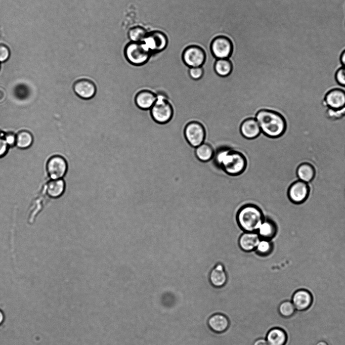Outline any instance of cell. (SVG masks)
<instances>
[{
	"label": "cell",
	"instance_id": "1",
	"mask_svg": "<svg viewBox=\"0 0 345 345\" xmlns=\"http://www.w3.org/2000/svg\"><path fill=\"white\" fill-rule=\"evenodd\" d=\"M211 159L217 166L232 176L241 174L246 165L245 157L242 153L226 147L217 149Z\"/></svg>",
	"mask_w": 345,
	"mask_h": 345
},
{
	"label": "cell",
	"instance_id": "2",
	"mask_svg": "<svg viewBox=\"0 0 345 345\" xmlns=\"http://www.w3.org/2000/svg\"><path fill=\"white\" fill-rule=\"evenodd\" d=\"M255 118L262 132L269 137L278 138L285 132L286 120L278 112L270 110H261L257 113Z\"/></svg>",
	"mask_w": 345,
	"mask_h": 345
},
{
	"label": "cell",
	"instance_id": "3",
	"mask_svg": "<svg viewBox=\"0 0 345 345\" xmlns=\"http://www.w3.org/2000/svg\"><path fill=\"white\" fill-rule=\"evenodd\" d=\"M237 219L244 232H257L264 220L261 210L251 205L242 207L238 212Z\"/></svg>",
	"mask_w": 345,
	"mask_h": 345
},
{
	"label": "cell",
	"instance_id": "4",
	"mask_svg": "<svg viewBox=\"0 0 345 345\" xmlns=\"http://www.w3.org/2000/svg\"><path fill=\"white\" fill-rule=\"evenodd\" d=\"M151 51L144 42L131 41L124 49V56L131 65L141 66L146 64L150 57Z\"/></svg>",
	"mask_w": 345,
	"mask_h": 345
},
{
	"label": "cell",
	"instance_id": "5",
	"mask_svg": "<svg viewBox=\"0 0 345 345\" xmlns=\"http://www.w3.org/2000/svg\"><path fill=\"white\" fill-rule=\"evenodd\" d=\"M156 98L155 102L150 108L151 116L157 122H167L172 116V107L164 95H158Z\"/></svg>",
	"mask_w": 345,
	"mask_h": 345
},
{
	"label": "cell",
	"instance_id": "6",
	"mask_svg": "<svg viewBox=\"0 0 345 345\" xmlns=\"http://www.w3.org/2000/svg\"><path fill=\"white\" fill-rule=\"evenodd\" d=\"M68 163L62 155H55L48 159L46 164V170L51 180L62 179L67 173Z\"/></svg>",
	"mask_w": 345,
	"mask_h": 345
},
{
	"label": "cell",
	"instance_id": "7",
	"mask_svg": "<svg viewBox=\"0 0 345 345\" xmlns=\"http://www.w3.org/2000/svg\"><path fill=\"white\" fill-rule=\"evenodd\" d=\"M185 136L189 144L196 148L204 143L205 132L203 125L197 121L188 123L185 128Z\"/></svg>",
	"mask_w": 345,
	"mask_h": 345
},
{
	"label": "cell",
	"instance_id": "8",
	"mask_svg": "<svg viewBox=\"0 0 345 345\" xmlns=\"http://www.w3.org/2000/svg\"><path fill=\"white\" fill-rule=\"evenodd\" d=\"M323 105L327 109L339 110L345 107V91L340 88L330 90L325 95Z\"/></svg>",
	"mask_w": 345,
	"mask_h": 345
},
{
	"label": "cell",
	"instance_id": "9",
	"mask_svg": "<svg viewBox=\"0 0 345 345\" xmlns=\"http://www.w3.org/2000/svg\"><path fill=\"white\" fill-rule=\"evenodd\" d=\"M309 192L308 183L298 180L291 184L288 188L287 194L292 202L300 204L306 200Z\"/></svg>",
	"mask_w": 345,
	"mask_h": 345
},
{
	"label": "cell",
	"instance_id": "10",
	"mask_svg": "<svg viewBox=\"0 0 345 345\" xmlns=\"http://www.w3.org/2000/svg\"><path fill=\"white\" fill-rule=\"evenodd\" d=\"M183 60L189 67L201 66L205 59L204 50L197 46L187 47L183 53Z\"/></svg>",
	"mask_w": 345,
	"mask_h": 345
},
{
	"label": "cell",
	"instance_id": "11",
	"mask_svg": "<svg viewBox=\"0 0 345 345\" xmlns=\"http://www.w3.org/2000/svg\"><path fill=\"white\" fill-rule=\"evenodd\" d=\"M210 48L212 55L217 59L228 58L233 49L231 40L224 36L215 37L212 40Z\"/></svg>",
	"mask_w": 345,
	"mask_h": 345
},
{
	"label": "cell",
	"instance_id": "12",
	"mask_svg": "<svg viewBox=\"0 0 345 345\" xmlns=\"http://www.w3.org/2000/svg\"><path fill=\"white\" fill-rule=\"evenodd\" d=\"M143 42L151 51L159 52L167 48L168 38L164 32L155 30L148 32Z\"/></svg>",
	"mask_w": 345,
	"mask_h": 345
},
{
	"label": "cell",
	"instance_id": "13",
	"mask_svg": "<svg viewBox=\"0 0 345 345\" xmlns=\"http://www.w3.org/2000/svg\"><path fill=\"white\" fill-rule=\"evenodd\" d=\"M311 293L307 289H300L295 291L292 296V303L296 310L304 311L308 310L313 303Z\"/></svg>",
	"mask_w": 345,
	"mask_h": 345
},
{
	"label": "cell",
	"instance_id": "14",
	"mask_svg": "<svg viewBox=\"0 0 345 345\" xmlns=\"http://www.w3.org/2000/svg\"><path fill=\"white\" fill-rule=\"evenodd\" d=\"M74 93L79 97L89 99L93 97L96 93L94 83L88 79H80L76 80L73 84Z\"/></svg>",
	"mask_w": 345,
	"mask_h": 345
},
{
	"label": "cell",
	"instance_id": "15",
	"mask_svg": "<svg viewBox=\"0 0 345 345\" xmlns=\"http://www.w3.org/2000/svg\"><path fill=\"white\" fill-rule=\"evenodd\" d=\"M261 240L257 231L244 232L239 238V245L244 251L250 252L256 249Z\"/></svg>",
	"mask_w": 345,
	"mask_h": 345
},
{
	"label": "cell",
	"instance_id": "16",
	"mask_svg": "<svg viewBox=\"0 0 345 345\" xmlns=\"http://www.w3.org/2000/svg\"><path fill=\"white\" fill-rule=\"evenodd\" d=\"M208 279L214 287L221 288L225 285L227 282L228 275L222 264H217L210 271Z\"/></svg>",
	"mask_w": 345,
	"mask_h": 345
},
{
	"label": "cell",
	"instance_id": "17",
	"mask_svg": "<svg viewBox=\"0 0 345 345\" xmlns=\"http://www.w3.org/2000/svg\"><path fill=\"white\" fill-rule=\"evenodd\" d=\"M229 320L224 315L217 313L211 316L208 319L207 324L209 328L215 333H223L229 327Z\"/></svg>",
	"mask_w": 345,
	"mask_h": 345
},
{
	"label": "cell",
	"instance_id": "18",
	"mask_svg": "<svg viewBox=\"0 0 345 345\" xmlns=\"http://www.w3.org/2000/svg\"><path fill=\"white\" fill-rule=\"evenodd\" d=\"M261 132L259 124L255 118L245 119L240 126L242 135L247 139H254L257 137Z\"/></svg>",
	"mask_w": 345,
	"mask_h": 345
},
{
	"label": "cell",
	"instance_id": "19",
	"mask_svg": "<svg viewBox=\"0 0 345 345\" xmlns=\"http://www.w3.org/2000/svg\"><path fill=\"white\" fill-rule=\"evenodd\" d=\"M295 174L299 180L308 183L314 179L316 171L312 164L304 162L297 166Z\"/></svg>",
	"mask_w": 345,
	"mask_h": 345
},
{
	"label": "cell",
	"instance_id": "20",
	"mask_svg": "<svg viewBox=\"0 0 345 345\" xmlns=\"http://www.w3.org/2000/svg\"><path fill=\"white\" fill-rule=\"evenodd\" d=\"M157 99L156 96L148 90H143L136 95L135 101L137 105L141 109H150Z\"/></svg>",
	"mask_w": 345,
	"mask_h": 345
},
{
	"label": "cell",
	"instance_id": "21",
	"mask_svg": "<svg viewBox=\"0 0 345 345\" xmlns=\"http://www.w3.org/2000/svg\"><path fill=\"white\" fill-rule=\"evenodd\" d=\"M278 227L270 220H264L257 230L261 240L271 241L277 235Z\"/></svg>",
	"mask_w": 345,
	"mask_h": 345
},
{
	"label": "cell",
	"instance_id": "22",
	"mask_svg": "<svg viewBox=\"0 0 345 345\" xmlns=\"http://www.w3.org/2000/svg\"><path fill=\"white\" fill-rule=\"evenodd\" d=\"M266 339L268 345H285L287 342V336L284 330L275 327L268 331Z\"/></svg>",
	"mask_w": 345,
	"mask_h": 345
},
{
	"label": "cell",
	"instance_id": "23",
	"mask_svg": "<svg viewBox=\"0 0 345 345\" xmlns=\"http://www.w3.org/2000/svg\"><path fill=\"white\" fill-rule=\"evenodd\" d=\"M46 193L52 198H58L64 193L65 189V183L62 179L51 180L46 186Z\"/></svg>",
	"mask_w": 345,
	"mask_h": 345
},
{
	"label": "cell",
	"instance_id": "24",
	"mask_svg": "<svg viewBox=\"0 0 345 345\" xmlns=\"http://www.w3.org/2000/svg\"><path fill=\"white\" fill-rule=\"evenodd\" d=\"M33 141V136L28 131L23 130L16 134V146L19 149H25L30 147Z\"/></svg>",
	"mask_w": 345,
	"mask_h": 345
},
{
	"label": "cell",
	"instance_id": "25",
	"mask_svg": "<svg viewBox=\"0 0 345 345\" xmlns=\"http://www.w3.org/2000/svg\"><path fill=\"white\" fill-rule=\"evenodd\" d=\"M195 153L199 160L206 162L212 158L214 151L210 145L203 143L195 148Z\"/></svg>",
	"mask_w": 345,
	"mask_h": 345
},
{
	"label": "cell",
	"instance_id": "26",
	"mask_svg": "<svg viewBox=\"0 0 345 345\" xmlns=\"http://www.w3.org/2000/svg\"><path fill=\"white\" fill-rule=\"evenodd\" d=\"M216 73L222 77L228 76L232 70V65L228 59H218L216 60L214 66Z\"/></svg>",
	"mask_w": 345,
	"mask_h": 345
},
{
	"label": "cell",
	"instance_id": "27",
	"mask_svg": "<svg viewBox=\"0 0 345 345\" xmlns=\"http://www.w3.org/2000/svg\"><path fill=\"white\" fill-rule=\"evenodd\" d=\"M148 32L143 27L134 26L128 31V37L133 42H143Z\"/></svg>",
	"mask_w": 345,
	"mask_h": 345
},
{
	"label": "cell",
	"instance_id": "28",
	"mask_svg": "<svg viewBox=\"0 0 345 345\" xmlns=\"http://www.w3.org/2000/svg\"><path fill=\"white\" fill-rule=\"evenodd\" d=\"M273 249V245L271 241L261 240L257 247L252 252L256 255L267 256L269 255Z\"/></svg>",
	"mask_w": 345,
	"mask_h": 345
},
{
	"label": "cell",
	"instance_id": "29",
	"mask_svg": "<svg viewBox=\"0 0 345 345\" xmlns=\"http://www.w3.org/2000/svg\"><path fill=\"white\" fill-rule=\"evenodd\" d=\"M296 309L291 301L284 300L278 307L280 315L284 318L292 317L295 313Z\"/></svg>",
	"mask_w": 345,
	"mask_h": 345
},
{
	"label": "cell",
	"instance_id": "30",
	"mask_svg": "<svg viewBox=\"0 0 345 345\" xmlns=\"http://www.w3.org/2000/svg\"><path fill=\"white\" fill-rule=\"evenodd\" d=\"M335 79L338 88L345 87V67L338 68L335 73Z\"/></svg>",
	"mask_w": 345,
	"mask_h": 345
},
{
	"label": "cell",
	"instance_id": "31",
	"mask_svg": "<svg viewBox=\"0 0 345 345\" xmlns=\"http://www.w3.org/2000/svg\"><path fill=\"white\" fill-rule=\"evenodd\" d=\"M189 73L191 78L194 80H198L202 77L203 70L201 66L190 67L189 70Z\"/></svg>",
	"mask_w": 345,
	"mask_h": 345
},
{
	"label": "cell",
	"instance_id": "32",
	"mask_svg": "<svg viewBox=\"0 0 345 345\" xmlns=\"http://www.w3.org/2000/svg\"><path fill=\"white\" fill-rule=\"evenodd\" d=\"M10 55V51L9 47L4 44H0V62H3L7 61Z\"/></svg>",
	"mask_w": 345,
	"mask_h": 345
},
{
	"label": "cell",
	"instance_id": "33",
	"mask_svg": "<svg viewBox=\"0 0 345 345\" xmlns=\"http://www.w3.org/2000/svg\"><path fill=\"white\" fill-rule=\"evenodd\" d=\"M3 137L9 147L16 146V134L12 132H8L4 134Z\"/></svg>",
	"mask_w": 345,
	"mask_h": 345
},
{
	"label": "cell",
	"instance_id": "34",
	"mask_svg": "<svg viewBox=\"0 0 345 345\" xmlns=\"http://www.w3.org/2000/svg\"><path fill=\"white\" fill-rule=\"evenodd\" d=\"M3 135L0 134V158L5 156L9 148L3 137Z\"/></svg>",
	"mask_w": 345,
	"mask_h": 345
},
{
	"label": "cell",
	"instance_id": "35",
	"mask_svg": "<svg viewBox=\"0 0 345 345\" xmlns=\"http://www.w3.org/2000/svg\"><path fill=\"white\" fill-rule=\"evenodd\" d=\"M252 345H268L266 339L260 338L254 341Z\"/></svg>",
	"mask_w": 345,
	"mask_h": 345
},
{
	"label": "cell",
	"instance_id": "36",
	"mask_svg": "<svg viewBox=\"0 0 345 345\" xmlns=\"http://www.w3.org/2000/svg\"><path fill=\"white\" fill-rule=\"evenodd\" d=\"M340 62L342 66L345 67V50L343 51L340 55Z\"/></svg>",
	"mask_w": 345,
	"mask_h": 345
},
{
	"label": "cell",
	"instance_id": "37",
	"mask_svg": "<svg viewBox=\"0 0 345 345\" xmlns=\"http://www.w3.org/2000/svg\"><path fill=\"white\" fill-rule=\"evenodd\" d=\"M6 98V92L5 90L0 88V102L3 101Z\"/></svg>",
	"mask_w": 345,
	"mask_h": 345
},
{
	"label": "cell",
	"instance_id": "38",
	"mask_svg": "<svg viewBox=\"0 0 345 345\" xmlns=\"http://www.w3.org/2000/svg\"><path fill=\"white\" fill-rule=\"evenodd\" d=\"M4 320V315L3 313L0 310V325L3 323Z\"/></svg>",
	"mask_w": 345,
	"mask_h": 345
},
{
	"label": "cell",
	"instance_id": "39",
	"mask_svg": "<svg viewBox=\"0 0 345 345\" xmlns=\"http://www.w3.org/2000/svg\"><path fill=\"white\" fill-rule=\"evenodd\" d=\"M316 345H328V343L324 340H321L317 342Z\"/></svg>",
	"mask_w": 345,
	"mask_h": 345
}]
</instances>
